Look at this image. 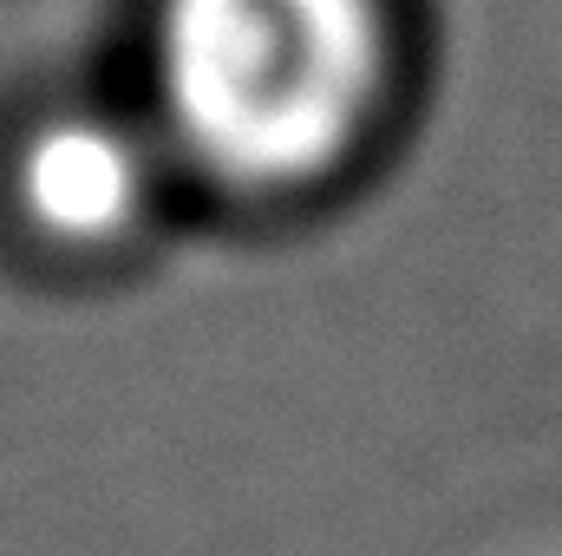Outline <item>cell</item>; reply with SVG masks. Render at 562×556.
Returning a JSON list of instances; mask_svg holds the SVG:
<instances>
[{"mask_svg": "<svg viewBox=\"0 0 562 556\" xmlns=\"http://www.w3.org/2000/svg\"><path fill=\"white\" fill-rule=\"evenodd\" d=\"M157 138L229 197H307L393 92L386 0H157Z\"/></svg>", "mask_w": 562, "mask_h": 556, "instance_id": "obj_1", "label": "cell"}, {"mask_svg": "<svg viewBox=\"0 0 562 556\" xmlns=\"http://www.w3.org/2000/svg\"><path fill=\"white\" fill-rule=\"evenodd\" d=\"M164 138L112 112H53L13 151V216L40 249L119 256L164 203Z\"/></svg>", "mask_w": 562, "mask_h": 556, "instance_id": "obj_2", "label": "cell"}]
</instances>
